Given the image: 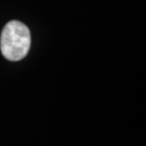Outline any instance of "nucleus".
<instances>
[{
	"instance_id": "nucleus-1",
	"label": "nucleus",
	"mask_w": 146,
	"mask_h": 146,
	"mask_svg": "<svg viewBox=\"0 0 146 146\" xmlns=\"http://www.w3.org/2000/svg\"><path fill=\"white\" fill-rule=\"evenodd\" d=\"M31 48V31L19 21H10L3 27L0 36L1 54L12 62L21 61Z\"/></svg>"
}]
</instances>
